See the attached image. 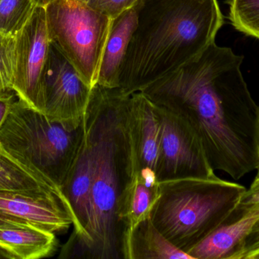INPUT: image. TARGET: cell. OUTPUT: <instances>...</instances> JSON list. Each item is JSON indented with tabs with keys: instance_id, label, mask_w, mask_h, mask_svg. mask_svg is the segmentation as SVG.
I'll use <instances>...</instances> for the list:
<instances>
[{
	"instance_id": "cell-1",
	"label": "cell",
	"mask_w": 259,
	"mask_h": 259,
	"mask_svg": "<svg viewBox=\"0 0 259 259\" xmlns=\"http://www.w3.org/2000/svg\"><path fill=\"white\" fill-rule=\"evenodd\" d=\"M243 61V56L214 42L140 91L187 120L213 170L235 180L256 170L258 163L259 106L242 74Z\"/></svg>"
},
{
	"instance_id": "cell-2",
	"label": "cell",
	"mask_w": 259,
	"mask_h": 259,
	"mask_svg": "<svg viewBox=\"0 0 259 259\" xmlns=\"http://www.w3.org/2000/svg\"><path fill=\"white\" fill-rule=\"evenodd\" d=\"M137 23L120 67L118 88L141 91L215 42L225 23L218 0H138Z\"/></svg>"
},
{
	"instance_id": "cell-3",
	"label": "cell",
	"mask_w": 259,
	"mask_h": 259,
	"mask_svg": "<svg viewBox=\"0 0 259 259\" xmlns=\"http://www.w3.org/2000/svg\"><path fill=\"white\" fill-rule=\"evenodd\" d=\"M120 88L96 84L88 108L92 115L95 170L86 244L78 258L122 259V234L117 219L120 195L128 179L127 156L119 124Z\"/></svg>"
},
{
	"instance_id": "cell-4",
	"label": "cell",
	"mask_w": 259,
	"mask_h": 259,
	"mask_svg": "<svg viewBox=\"0 0 259 259\" xmlns=\"http://www.w3.org/2000/svg\"><path fill=\"white\" fill-rule=\"evenodd\" d=\"M159 188L151 220L185 252L230 218L246 190L217 176L161 181Z\"/></svg>"
},
{
	"instance_id": "cell-5",
	"label": "cell",
	"mask_w": 259,
	"mask_h": 259,
	"mask_svg": "<svg viewBox=\"0 0 259 259\" xmlns=\"http://www.w3.org/2000/svg\"><path fill=\"white\" fill-rule=\"evenodd\" d=\"M83 132V120L69 131L18 98L0 128V151L61 189Z\"/></svg>"
},
{
	"instance_id": "cell-6",
	"label": "cell",
	"mask_w": 259,
	"mask_h": 259,
	"mask_svg": "<svg viewBox=\"0 0 259 259\" xmlns=\"http://www.w3.org/2000/svg\"><path fill=\"white\" fill-rule=\"evenodd\" d=\"M45 9L50 42L94 88L112 19L80 0H56Z\"/></svg>"
},
{
	"instance_id": "cell-7",
	"label": "cell",
	"mask_w": 259,
	"mask_h": 259,
	"mask_svg": "<svg viewBox=\"0 0 259 259\" xmlns=\"http://www.w3.org/2000/svg\"><path fill=\"white\" fill-rule=\"evenodd\" d=\"M118 117L127 151L128 177L143 170H152L158 176L161 144L158 106L140 91L125 93Z\"/></svg>"
},
{
	"instance_id": "cell-8",
	"label": "cell",
	"mask_w": 259,
	"mask_h": 259,
	"mask_svg": "<svg viewBox=\"0 0 259 259\" xmlns=\"http://www.w3.org/2000/svg\"><path fill=\"white\" fill-rule=\"evenodd\" d=\"M42 88L44 114L68 130L78 129L88 109L92 88L51 42L42 73Z\"/></svg>"
},
{
	"instance_id": "cell-9",
	"label": "cell",
	"mask_w": 259,
	"mask_h": 259,
	"mask_svg": "<svg viewBox=\"0 0 259 259\" xmlns=\"http://www.w3.org/2000/svg\"><path fill=\"white\" fill-rule=\"evenodd\" d=\"M83 132L72 166L61 187L73 214V233L62 246L59 258H78L86 244L91 217V193L95 170L92 115L89 108L83 118Z\"/></svg>"
},
{
	"instance_id": "cell-10",
	"label": "cell",
	"mask_w": 259,
	"mask_h": 259,
	"mask_svg": "<svg viewBox=\"0 0 259 259\" xmlns=\"http://www.w3.org/2000/svg\"><path fill=\"white\" fill-rule=\"evenodd\" d=\"M158 106L161 118L158 181L216 176L202 141L190 123L181 116Z\"/></svg>"
},
{
	"instance_id": "cell-11",
	"label": "cell",
	"mask_w": 259,
	"mask_h": 259,
	"mask_svg": "<svg viewBox=\"0 0 259 259\" xmlns=\"http://www.w3.org/2000/svg\"><path fill=\"white\" fill-rule=\"evenodd\" d=\"M50 41L45 7L36 6L27 24L15 36L13 91L18 98L44 114L42 79Z\"/></svg>"
},
{
	"instance_id": "cell-12",
	"label": "cell",
	"mask_w": 259,
	"mask_h": 259,
	"mask_svg": "<svg viewBox=\"0 0 259 259\" xmlns=\"http://www.w3.org/2000/svg\"><path fill=\"white\" fill-rule=\"evenodd\" d=\"M0 213L56 234L67 232L74 222L72 210L65 197L47 193L2 192Z\"/></svg>"
},
{
	"instance_id": "cell-13",
	"label": "cell",
	"mask_w": 259,
	"mask_h": 259,
	"mask_svg": "<svg viewBox=\"0 0 259 259\" xmlns=\"http://www.w3.org/2000/svg\"><path fill=\"white\" fill-rule=\"evenodd\" d=\"M159 195V181L152 170H141L127 179L117 208L122 240L126 233L143 220L150 218Z\"/></svg>"
},
{
	"instance_id": "cell-14",
	"label": "cell",
	"mask_w": 259,
	"mask_h": 259,
	"mask_svg": "<svg viewBox=\"0 0 259 259\" xmlns=\"http://www.w3.org/2000/svg\"><path fill=\"white\" fill-rule=\"evenodd\" d=\"M258 218L256 212L230 217L187 253L193 259H232Z\"/></svg>"
},
{
	"instance_id": "cell-15",
	"label": "cell",
	"mask_w": 259,
	"mask_h": 259,
	"mask_svg": "<svg viewBox=\"0 0 259 259\" xmlns=\"http://www.w3.org/2000/svg\"><path fill=\"white\" fill-rule=\"evenodd\" d=\"M137 23V12L135 5L111 20L97 84L106 88H118L120 67Z\"/></svg>"
},
{
	"instance_id": "cell-16",
	"label": "cell",
	"mask_w": 259,
	"mask_h": 259,
	"mask_svg": "<svg viewBox=\"0 0 259 259\" xmlns=\"http://www.w3.org/2000/svg\"><path fill=\"white\" fill-rule=\"evenodd\" d=\"M121 256L122 259H193L170 243L150 218L124 234Z\"/></svg>"
},
{
	"instance_id": "cell-17",
	"label": "cell",
	"mask_w": 259,
	"mask_h": 259,
	"mask_svg": "<svg viewBox=\"0 0 259 259\" xmlns=\"http://www.w3.org/2000/svg\"><path fill=\"white\" fill-rule=\"evenodd\" d=\"M0 247L15 259H39L53 256L59 248L56 234L37 227L0 228Z\"/></svg>"
},
{
	"instance_id": "cell-18",
	"label": "cell",
	"mask_w": 259,
	"mask_h": 259,
	"mask_svg": "<svg viewBox=\"0 0 259 259\" xmlns=\"http://www.w3.org/2000/svg\"><path fill=\"white\" fill-rule=\"evenodd\" d=\"M2 192L47 193L65 197L56 184L0 151V193Z\"/></svg>"
},
{
	"instance_id": "cell-19",
	"label": "cell",
	"mask_w": 259,
	"mask_h": 259,
	"mask_svg": "<svg viewBox=\"0 0 259 259\" xmlns=\"http://www.w3.org/2000/svg\"><path fill=\"white\" fill-rule=\"evenodd\" d=\"M36 8L32 0H0V34L15 36L31 18Z\"/></svg>"
},
{
	"instance_id": "cell-20",
	"label": "cell",
	"mask_w": 259,
	"mask_h": 259,
	"mask_svg": "<svg viewBox=\"0 0 259 259\" xmlns=\"http://www.w3.org/2000/svg\"><path fill=\"white\" fill-rule=\"evenodd\" d=\"M229 18L239 31L259 40V0H228Z\"/></svg>"
},
{
	"instance_id": "cell-21",
	"label": "cell",
	"mask_w": 259,
	"mask_h": 259,
	"mask_svg": "<svg viewBox=\"0 0 259 259\" xmlns=\"http://www.w3.org/2000/svg\"><path fill=\"white\" fill-rule=\"evenodd\" d=\"M15 36L0 34V94L14 92Z\"/></svg>"
},
{
	"instance_id": "cell-22",
	"label": "cell",
	"mask_w": 259,
	"mask_h": 259,
	"mask_svg": "<svg viewBox=\"0 0 259 259\" xmlns=\"http://www.w3.org/2000/svg\"><path fill=\"white\" fill-rule=\"evenodd\" d=\"M91 9L111 19L134 6L138 0H80Z\"/></svg>"
},
{
	"instance_id": "cell-23",
	"label": "cell",
	"mask_w": 259,
	"mask_h": 259,
	"mask_svg": "<svg viewBox=\"0 0 259 259\" xmlns=\"http://www.w3.org/2000/svg\"><path fill=\"white\" fill-rule=\"evenodd\" d=\"M249 212L259 214V179H254L249 189H246L240 198L231 217H239Z\"/></svg>"
},
{
	"instance_id": "cell-24",
	"label": "cell",
	"mask_w": 259,
	"mask_h": 259,
	"mask_svg": "<svg viewBox=\"0 0 259 259\" xmlns=\"http://www.w3.org/2000/svg\"><path fill=\"white\" fill-rule=\"evenodd\" d=\"M259 252V218L254 224L246 236L240 249L234 254L232 259H252Z\"/></svg>"
},
{
	"instance_id": "cell-25",
	"label": "cell",
	"mask_w": 259,
	"mask_h": 259,
	"mask_svg": "<svg viewBox=\"0 0 259 259\" xmlns=\"http://www.w3.org/2000/svg\"><path fill=\"white\" fill-rule=\"evenodd\" d=\"M15 97L17 96L15 92L0 94V128L6 121L9 112L12 109V105L16 100Z\"/></svg>"
},
{
	"instance_id": "cell-26",
	"label": "cell",
	"mask_w": 259,
	"mask_h": 259,
	"mask_svg": "<svg viewBox=\"0 0 259 259\" xmlns=\"http://www.w3.org/2000/svg\"><path fill=\"white\" fill-rule=\"evenodd\" d=\"M30 224L25 220L13 216L0 213V228H9V227L29 226Z\"/></svg>"
},
{
	"instance_id": "cell-27",
	"label": "cell",
	"mask_w": 259,
	"mask_h": 259,
	"mask_svg": "<svg viewBox=\"0 0 259 259\" xmlns=\"http://www.w3.org/2000/svg\"><path fill=\"white\" fill-rule=\"evenodd\" d=\"M36 4V6H42V7H47L49 4L56 1V0H32Z\"/></svg>"
},
{
	"instance_id": "cell-28",
	"label": "cell",
	"mask_w": 259,
	"mask_h": 259,
	"mask_svg": "<svg viewBox=\"0 0 259 259\" xmlns=\"http://www.w3.org/2000/svg\"><path fill=\"white\" fill-rule=\"evenodd\" d=\"M0 259H15L9 252L0 247Z\"/></svg>"
},
{
	"instance_id": "cell-29",
	"label": "cell",
	"mask_w": 259,
	"mask_h": 259,
	"mask_svg": "<svg viewBox=\"0 0 259 259\" xmlns=\"http://www.w3.org/2000/svg\"><path fill=\"white\" fill-rule=\"evenodd\" d=\"M256 176H255V179H259V140H258V163H257V167H256Z\"/></svg>"
},
{
	"instance_id": "cell-30",
	"label": "cell",
	"mask_w": 259,
	"mask_h": 259,
	"mask_svg": "<svg viewBox=\"0 0 259 259\" xmlns=\"http://www.w3.org/2000/svg\"><path fill=\"white\" fill-rule=\"evenodd\" d=\"M252 259H259V252L258 253L255 254L253 257H252Z\"/></svg>"
}]
</instances>
